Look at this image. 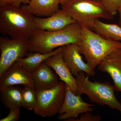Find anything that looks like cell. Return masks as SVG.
Listing matches in <instances>:
<instances>
[{
  "instance_id": "obj_13",
  "label": "cell",
  "mask_w": 121,
  "mask_h": 121,
  "mask_svg": "<svg viewBox=\"0 0 121 121\" xmlns=\"http://www.w3.org/2000/svg\"><path fill=\"white\" fill-rule=\"evenodd\" d=\"M59 76L60 79L68 86L71 91L78 95L76 80L63 59L62 50L44 61Z\"/></svg>"
},
{
  "instance_id": "obj_22",
  "label": "cell",
  "mask_w": 121,
  "mask_h": 121,
  "mask_svg": "<svg viewBox=\"0 0 121 121\" xmlns=\"http://www.w3.org/2000/svg\"><path fill=\"white\" fill-rule=\"evenodd\" d=\"M91 112H87L80 115L79 118H70L66 121H101L102 118L99 115H94Z\"/></svg>"
},
{
  "instance_id": "obj_28",
  "label": "cell",
  "mask_w": 121,
  "mask_h": 121,
  "mask_svg": "<svg viewBox=\"0 0 121 121\" xmlns=\"http://www.w3.org/2000/svg\"></svg>"
},
{
  "instance_id": "obj_10",
  "label": "cell",
  "mask_w": 121,
  "mask_h": 121,
  "mask_svg": "<svg viewBox=\"0 0 121 121\" xmlns=\"http://www.w3.org/2000/svg\"><path fill=\"white\" fill-rule=\"evenodd\" d=\"M17 85L30 87L35 90L31 73L17 61L0 76V90Z\"/></svg>"
},
{
  "instance_id": "obj_23",
  "label": "cell",
  "mask_w": 121,
  "mask_h": 121,
  "mask_svg": "<svg viewBox=\"0 0 121 121\" xmlns=\"http://www.w3.org/2000/svg\"><path fill=\"white\" fill-rule=\"evenodd\" d=\"M30 0H10V4L16 7H21L22 4H28Z\"/></svg>"
},
{
  "instance_id": "obj_11",
  "label": "cell",
  "mask_w": 121,
  "mask_h": 121,
  "mask_svg": "<svg viewBox=\"0 0 121 121\" xmlns=\"http://www.w3.org/2000/svg\"><path fill=\"white\" fill-rule=\"evenodd\" d=\"M34 20L36 29L48 31L62 30L70 25L76 23L62 9H59L48 17H35Z\"/></svg>"
},
{
  "instance_id": "obj_26",
  "label": "cell",
  "mask_w": 121,
  "mask_h": 121,
  "mask_svg": "<svg viewBox=\"0 0 121 121\" xmlns=\"http://www.w3.org/2000/svg\"><path fill=\"white\" fill-rule=\"evenodd\" d=\"M70 0H60V4H64L66 2H68Z\"/></svg>"
},
{
  "instance_id": "obj_24",
  "label": "cell",
  "mask_w": 121,
  "mask_h": 121,
  "mask_svg": "<svg viewBox=\"0 0 121 121\" xmlns=\"http://www.w3.org/2000/svg\"><path fill=\"white\" fill-rule=\"evenodd\" d=\"M10 4V0H0V7Z\"/></svg>"
},
{
  "instance_id": "obj_14",
  "label": "cell",
  "mask_w": 121,
  "mask_h": 121,
  "mask_svg": "<svg viewBox=\"0 0 121 121\" xmlns=\"http://www.w3.org/2000/svg\"><path fill=\"white\" fill-rule=\"evenodd\" d=\"M51 67L44 62L31 73L36 91L51 89L59 82Z\"/></svg>"
},
{
  "instance_id": "obj_7",
  "label": "cell",
  "mask_w": 121,
  "mask_h": 121,
  "mask_svg": "<svg viewBox=\"0 0 121 121\" xmlns=\"http://www.w3.org/2000/svg\"><path fill=\"white\" fill-rule=\"evenodd\" d=\"M0 76L30 52L29 39L0 37Z\"/></svg>"
},
{
  "instance_id": "obj_21",
  "label": "cell",
  "mask_w": 121,
  "mask_h": 121,
  "mask_svg": "<svg viewBox=\"0 0 121 121\" xmlns=\"http://www.w3.org/2000/svg\"><path fill=\"white\" fill-rule=\"evenodd\" d=\"M20 106L13 107L9 108L10 111L8 116L1 119L0 121H17L20 118Z\"/></svg>"
},
{
  "instance_id": "obj_5",
  "label": "cell",
  "mask_w": 121,
  "mask_h": 121,
  "mask_svg": "<svg viewBox=\"0 0 121 121\" xmlns=\"http://www.w3.org/2000/svg\"><path fill=\"white\" fill-rule=\"evenodd\" d=\"M76 80L78 95L85 94L90 101L100 106L106 105L117 110L121 114V103L117 99L114 94V85L108 82H91L89 76L86 77L84 72L74 76Z\"/></svg>"
},
{
  "instance_id": "obj_15",
  "label": "cell",
  "mask_w": 121,
  "mask_h": 121,
  "mask_svg": "<svg viewBox=\"0 0 121 121\" xmlns=\"http://www.w3.org/2000/svg\"><path fill=\"white\" fill-rule=\"evenodd\" d=\"M60 0H30L28 4L21 7L33 16L47 17L59 9Z\"/></svg>"
},
{
  "instance_id": "obj_19",
  "label": "cell",
  "mask_w": 121,
  "mask_h": 121,
  "mask_svg": "<svg viewBox=\"0 0 121 121\" xmlns=\"http://www.w3.org/2000/svg\"><path fill=\"white\" fill-rule=\"evenodd\" d=\"M22 107L29 110H35L37 105L36 91L35 89L26 86L22 89Z\"/></svg>"
},
{
  "instance_id": "obj_20",
  "label": "cell",
  "mask_w": 121,
  "mask_h": 121,
  "mask_svg": "<svg viewBox=\"0 0 121 121\" xmlns=\"http://www.w3.org/2000/svg\"><path fill=\"white\" fill-rule=\"evenodd\" d=\"M106 9L114 16L118 13L121 0H99Z\"/></svg>"
},
{
  "instance_id": "obj_9",
  "label": "cell",
  "mask_w": 121,
  "mask_h": 121,
  "mask_svg": "<svg viewBox=\"0 0 121 121\" xmlns=\"http://www.w3.org/2000/svg\"><path fill=\"white\" fill-rule=\"evenodd\" d=\"M63 59L74 76L84 72L88 76H94L95 72L83 60L78 47L75 44H70L61 47Z\"/></svg>"
},
{
  "instance_id": "obj_17",
  "label": "cell",
  "mask_w": 121,
  "mask_h": 121,
  "mask_svg": "<svg viewBox=\"0 0 121 121\" xmlns=\"http://www.w3.org/2000/svg\"><path fill=\"white\" fill-rule=\"evenodd\" d=\"M94 30L105 39L121 41V27L119 25L106 23L98 19L95 21Z\"/></svg>"
},
{
  "instance_id": "obj_16",
  "label": "cell",
  "mask_w": 121,
  "mask_h": 121,
  "mask_svg": "<svg viewBox=\"0 0 121 121\" xmlns=\"http://www.w3.org/2000/svg\"><path fill=\"white\" fill-rule=\"evenodd\" d=\"M62 50L61 47L54 50L52 52L43 54L36 52H29L24 58L20 59L17 62L31 73L39 65L50 57L54 55Z\"/></svg>"
},
{
  "instance_id": "obj_6",
  "label": "cell",
  "mask_w": 121,
  "mask_h": 121,
  "mask_svg": "<svg viewBox=\"0 0 121 121\" xmlns=\"http://www.w3.org/2000/svg\"><path fill=\"white\" fill-rule=\"evenodd\" d=\"M36 92L37 106L33 111L36 114L43 117H50L59 113L65 99V83L60 81L51 89Z\"/></svg>"
},
{
  "instance_id": "obj_27",
  "label": "cell",
  "mask_w": 121,
  "mask_h": 121,
  "mask_svg": "<svg viewBox=\"0 0 121 121\" xmlns=\"http://www.w3.org/2000/svg\"></svg>"
},
{
  "instance_id": "obj_12",
  "label": "cell",
  "mask_w": 121,
  "mask_h": 121,
  "mask_svg": "<svg viewBox=\"0 0 121 121\" xmlns=\"http://www.w3.org/2000/svg\"><path fill=\"white\" fill-rule=\"evenodd\" d=\"M98 69L110 75L115 90L121 93V49L113 52L99 63Z\"/></svg>"
},
{
  "instance_id": "obj_8",
  "label": "cell",
  "mask_w": 121,
  "mask_h": 121,
  "mask_svg": "<svg viewBox=\"0 0 121 121\" xmlns=\"http://www.w3.org/2000/svg\"><path fill=\"white\" fill-rule=\"evenodd\" d=\"M65 86V99L58 113L59 120L78 118L80 114L94 110V104L83 101L80 95L74 94L66 84Z\"/></svg>"
},
{
  "instance_id": "obj_4",
  "label": "cell",
  "mask_w": 121,
  "mask_h": 121,
  "mask_svg": "<svg viewBox=\"0 0 121 121\" xmlns=\"http://www.w3.org/2000/svg\"><path fill=\"white\" fill-rule=\"evenodd\" d=\"M61 8L76 23L94 30L96 20H113L114 16L97 0H70Z\"/></svg>"
},
{
  "instance_id": "obj_18",
  "label": "cell",
  "mask_w": 121,
  "mask_h": 121,
  "mask_svg": "<svg viewBox=\"0 0 121 121\" xmlns=\"http://www.w3.org/2000/svg\"><path fill=\"white\" fill-rule=\"evenodd\" d=\"M0 91V98L3 104L9 109L22 106V89L17 86H10Z\"/></svg>"
},
{
  "instance_id": "obj_25",
  "label": "cell",
  "mask_w": 121,
  "mask_h": 121,
  "mask_svg": "<svg viewBox=\"0 0 121 121\" xmlns=\"http://www.w3.org/2000/svg\"><path fill=\"white\" fill-rule=\"evenodd\" d=\"M118 12L119 15V25L121 27V4L118 8Z\"/></svg>"
},
{
  "instance_id": "obj_2",
  "label": "cell",
  "mask_w": 121,
  "mask_h": 121,
  "mask_svg": "<svg viewBox=\"0 0 121 121\" xmlns=\"http://www.w3.org/2000/svg\"><path fill=\"white\" fill-rule=\"evenodd\" d=\"M35 16L21 6L0 7V32L11 38L29 39L36 30Z\"/></svg>"
},
{
  "instance_id": "obj_1",
  "label": "cell",
  "mask_w": 121,
  "mask_h": 121,
  "mask_svg": "<svg viewBox=\"0 0 121 121\" xmlns=\"http://www.w3.org/2000/svg\"><path fill=\"white\" fill-rule=\"evenodd\" d=\"M82 28L81 25L75 23L58 31L36 29L29 39L30 52L47 54L64 45H78L80 41Z\"/></svg>"
},
{
  "instance_id": "obj_3",
  "label": "cell",
  "mask_w": 121,
  "mask_h": 121,
  "mask_svg": "<svg viewBox=\"0 0 121 121\" xmlns=\"http://www.w3.org/2000/svg\"><path fill=\"white\" fill-rule=\"evenodd\" d=\"M79 52L93 70L109 54L121 49V42L107 39L82 26L80 42L78 44Z\"/></svg>"
}]
</instances>
